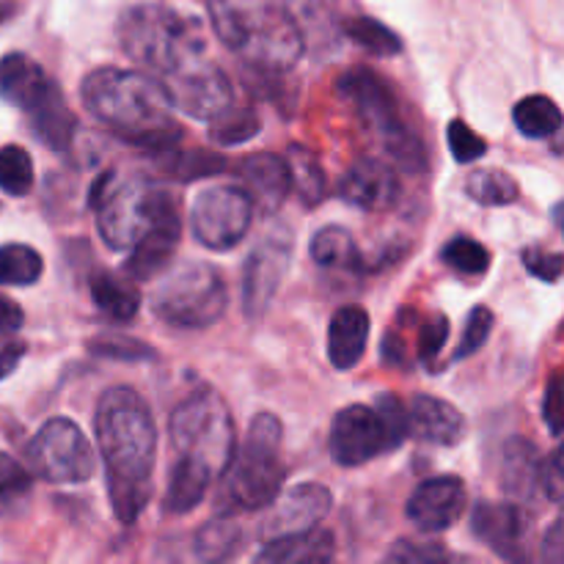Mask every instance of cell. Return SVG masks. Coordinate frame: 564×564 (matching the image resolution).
<instances>
[{
	"mask_svg": "<svg viewBox=\"0 0 564 564\" xmlns=\"http://www.w3.org/2000/svg\"><path fill=\"white\" fill-rule=\"evenodd\" d=\"M543 419L554 433H564V378H554L545 389Z\"/></svg>",
	"mask_w": 564,
	"mask_h": 564,
	"instance_id": "cell-47",
	"label": "cell"
},
{
	"mask_svg": "<svg viewBox=\"0 0 564 564\" xmlns=\"http://www.w3.org/2000/svg\"><path fill=\"white\" fill-rule=\"evenodd\" d=\"M53 88L58 86L28 55L9 53L6 58H0V99H6L14 108L31 113L42 99L53 94Z\"/></svg>",
	"mask_w": 564,
	"mask_h": 564,
	"instance_id": "cell-21",
	"label": "cell"
},
{
	"mask_svg": "<svg viewBox=\"0 0 564 564\" xmlns=\"http://www.w3.org/2000/svg\"><path fill=\"white\" fill-rule=\"evenodd\" d=\"M42 273L44 259L39 257L36 248L22 246V242L0 246V284L31 286L42 279Z\"/></svg>",
	"mask_w": 564,
	"mask_h": 564,
	"instance_id": "cell-33",
	"label": "cell"
},
{
	"mask_svg": "<svg viewBox=\"0 0 564 564\" xmlns=\"http://www.w3.org/2000/svg\"><path fill=\"white\" fill-rule=\"evenodd\" d=\"M253 198L246 187H209L191 207L193 237L207 251H231L248 235L253 220Z\"/></svg>",
	"mask_w": 564,
	"mask_h": 564,
	"instance_id": "cell-12",
	"label": "cell"
},
{
	"mask_svg": "<svg viewBox=\"0 0 564 564\" xmlns=\"http://www.w3.org/2000/svg\"><path fill=\"white\" fill-rule=\"evenodd\" d=\"M94 430L116 518L121 523H135L152 499V468L158 449L152 411L135 389L116 386L99 400Z\"/></svg>",
	"mask_w": 564,
	"mask_h": 564,
	"instance_id": "cell-1",
	"label": "cell"
},
{
	"mask_svg": "<svg viewBox=\"0 0 564 564\" xmlns=\"http://www.w3.org/2000/svg\"><path fill=\"white\" fill-rule=\"evenodd\" d=\"M80 94L91 116L132 147L165 152L185 135L169 88L152 72L102 66L83 80Z\"/></svg>",
	"mask_w": 564,
	"mask_h": 564,
	"instance_id": "cell-2",
	"label": "cell"
},
{
	"mask_svg": "<svg viewBox=\"0 0 564 564\" xmlns=\"http://www.w3.org/2000/svg\"><path fill=\"white\" fill-rule=\"evenodd\" d=\"M540 466L538 449L529 441H510L505 449V466H501V485L510 494L532 496L534 488H540Z\"/></svg>",
	"mask_w": 564,
	"mask_h": 564,
	"instance_id": "cell-29",
	"label": "cell"
},
{
	"mask_svg": "<svg viewBox=\"0 0 564 564\" xmlns=\"http://www.w3.org/2000/svg\"><path fill=\"white\" fill-rule=\"evenodd\" d=\"M312 259L319 268L334 270H352L361 264V253H358L356 240L345 226H323L317 235L312 237Z\"/></svg>",
	"mask_w": 564,
	"mask_h": 564,
	"instance_id": "cell-31",
	"label": "cell"
},
{
	"mask_svg": "<svg viewBox=\"0 0 564 564\" xmlns=\"http://www.w3.org/2000/svg\"><path fill=\"white\" fill-rule=\"evenodd\" d=\"M441 259L449 264L452 270L463 275H482L488 273L490 268V251L482 246V242L471 240V237H455L444 246L441 251Z\"/></svg>",
	"mask_w": 564,
	"mask_h": 564,
	"instance_id": "cell-39",
	"label": "cell"
},
{
	"mask_svg": "<svg viewBox=\"0 0 564 564\" xmlns=\"http://www.w3.org/2000/svg\"><path fill=\"white\" fill-rule=\"evenodd\" d=\"M466 510V485L457 477L424 479L408 499V521L424 534H438L455 527Z\"/></svg>",
	"mask_w": 564,
	"mask_h": 564,
	"instance_id": "cell-15",
	"label": "cell"
},
{
	"mask_svg": "<svg viewBox=\"0 0 564 564\" xmlns=\"http://www.w3.org/2000/svg\"><path fill=\"white\" fill-rule=\"evenodd\" d=\"M334 556V538L319 529L301 534H286V538L268 540L262 551L257 554V562L270 564H312V562H328Z\"/></svg>",
	"mask_w": 564,
	"mask_h": 564,
	"instance_id": "cell-25",
	"label": "cell"
},
{
	"mask_svg": "<svg viewBox=\"0 0 564 564\" xmlns=\"http://www.w3.org/2000/svg\"><path fill=\"white\" fill-rule=\"evenodd\" d=\"M339 94L345 102L356 108L364 124L380 138L389 160H394L405 171L427 169V149L405 124L394 88L378 72L367 69V66L345 72L339 77Z\"/></svg>",
	"mask_w": 564,
	"mask_h": 564,
	"instance_id": "cell-8",
	"label": "cell"
},
{
	"mask_svg": "<svg viewBox=\"0 0 564 564\" xmlns=\"http://www.w3.org/2000/svg\"><path fill=\"white\" fill-rule=\"evenodd\" d=\"M28 119H31L33 135H36L44 147L53 149V152L69 149L77 130V119L69 110V105H66L61 88H53V94H50L47 99H42V102L28 113Z\"/></svg>",
	"mask_w": 564,
	"mask_h": 564,
	"instance_id": "cell-24",
	"label": "cell"
},
{
	"mask_svg": "<svg viewBox=\"0 0 564 564\" xmlns=\"http://www.w3.org/2000/svg\"><path fill=\"white\" fill-rule=\"evenodd\" d=\"M259 127H262V121H259L257 110L248 108V105H231L209 121L207 135L215 147H240L257 135Z\"/></svg>",
	"mask_w": 564,
	"mask_h": 564,
	"instance_id": "cell-32",
	"label": "cell"
},
{
	"mask_svg": "<svg viewBox=\"0 0 564 564\" xmlns=\"http://www.w3.org/2000/svg\"><path fill=\"white\" fill-rule=\"evenodd\" d=\"M94 215L102 240L113 251H132L160 224L180 218V202L143 176L102 174L91 187Z\"/></svg>",
	"mask_w": 564,
	"mask_h": 564,
	"instance_id": "cell-5",
	"label": "cell"
},
{
	"mask_svg": "<svg viewBox=\"0 0 564 564\" xmlns=\"http://www.w3.org/2000/svg\"><path fill=\"white\" fill-rule=\"evenodd\" d=\"M268 523H264V538H286V534H301L317 529V523L330 510V490L323 485H295L284 496L273 501Z\"/></svg>",
	"mask_w": 564,
	"mask_h": 564,
	"instance_id": "cell-18",
	"label": "cell"
},
{
	"mask_svg": "<svg viewBox=\"0 0 564 564\" xmlns=\"http://www.w3.org/2000/svg\"><path fill=\"white\" fill-rule=\"evenodd\" d=\"M369 314L361 306H341L328 323V358L339 372L358 367L367 352Z\"/></svg>",
	"mask_w": 564,
	"mask_h": 564,
	"instance_id": "cell-22",
	"label": "cell"
},
{
	"mask_svg": "<svg viewBox=\"0 0 564 564\" xmlns=\"http://www.w3.org/2000/svg\"><path fill=\"white\" fill-rule=\"evenodd\" d=\"M411 435L408 408L397 397L380 394L378 405H347L334 416L328 449L339 466H364L402 446Z\"/></svg>",
	"mask_w": 564,
	"mask_h": 564,
	"instance_id": "cell-9",
	"label": "cell"
},
{
	"mask_svg": "<svg viewBox=\"0 0 564 564\" xmlns=\"http://www.w3.org/2000/svg\"><path fill=\"white\" fill-rule=\"evenodd\" d=\"M446 138H449L452 158H455L457 163H463V165L474 163V160H479L485 152H488V143H485V138L477 135V132H474L471 127H468L466 121H460V119L452 121Z\"/></svg>",
	"mask_w": 564,
	"mask_h": 564,
	"instance_id": "cell-42",
	"label": "cell"
},
{
	"mask_svg": "<svg viewBox=\"0 0 564 564\" xmlns=\"http://www.w3.org/2000/svg\"><path fill=\"white\" fill-rule=\"evenodd\" d=\"M446 339H449V323H446L444 314H438V317H433L430 323H424L422 328H419V358L430 361V358L446 345Z\"/></svg>",
	"mask_w": 564,
	"mask_h": 564,
	"instance_id": "cell-45",
	"label": "cell"
},
{
	"mask_svg": "<svg viewBox=\"0 0 564 564\" xmlns=\"http://www.w3.org/2000/svg\"><path fill=\"white\" fill-rule=\"evenodd\" d=\"M292 259V235L290 231H273L264 242H259L248 257L242 270V308L251 319L268 312L270 301L279 292L281 279L290 270Z\"/></svg>",
	"mask_w": 564,
	"mask_h": 564,
	"instance_id": "cell-13",
	"label": "cell"
},
{
	"mask_svg": "<svg viewBox=\"0 0 564 564\" xmlns=\"http://www.w3.org/2000/svg\"><path fill=\"white\" fill-rule=\"evenodd\" d=\"M339 196L364 213H386L400 198V176L383 160H356L341 176Z\"/></svg>",
	"mask_w": 564,
	"mask_h": 564,
	"instance_id": "cell-16",
	"label": "cell"
},
{
	"mask_svg": "<svg viewBox=\"0 0 564 564\" xmlns=\"http://www.w3.org/2000/svg\"><path fill=\"white\" fill-rule=\"evenodd\" d=\"M540 490H543L551 501H564V444H560V449L543 463V471H540Z\"/></svg>",
	"mask_w": 564,
	"mask_h": 564,
	"instance_id": "cell-46",
	"label": "cell"
},
{
	"mask_svg": "<svg viewBox=\"0 0 564 564\" xmlns=\"http://www.w3.org/2000/svg\"><path fill=\"white\" fill-rule=\"evenodd\" d=\"M88 286H91V297L99 312L116 323H130L141 308V292L130 279H119L113 273H94Z\"/></svg>",
	"mask_w": 564,
	"mask_h": 564,
	"instance_id": "cell-27",
	"label": "cell"
},
{
	"mask_svg": "<svg viewBox=\"0 0 564 564\" xmlns=\"http://www.w3.org/2000/svg\"><path fill=\"white\" fill-rule=\"evenodd\" d=\"M207 11L218 42L259 75H284L306 50L297 17L273 0H209Z\"/></svg>",
	"mask_w": 564,
	"mask_h": 564,
	"instance_id": "cell-3",
	"label": "cell"
},
{
	"mask_svg": "<svg viewBox=\"0 0 564 564\" xmlns=\"http://www.w3.org/2000/svg\"><path fill=\"white\" fill-rule=\"evenodd\" d=\"M468 196L477 204H485V207H505V204H512L518 198V182L516 176H510L507 171L499 169H477L471 171L466 182Z\"/></svg>",
	"mask_w": 564,
	"mask_h": 564,
	"instance_id": "cell-34",
	"label": "cell"
},
{
	"mask_svg": "<svg viewBox=\"0 0 564 564\" xmlns=\"http://www.w3.org/2000/svg\"><path fill=\"white\" fill-rule=\"evenodd\" d=\"M411 435L433 446H457L466 435V419L452 402L438 397L419 394L408 405Z\"/></svg>",
	"mask_w": 564,
	"mask_h": 564,
	"instance_id": "cell-20",
	"label": "cell"
},
{
	"mask_svg": "<svg viewBox=\"0 0 564 564\" xmlns=\"http://www.w3.org/2000/svg\"><path fill=\"white\" fill-rule=\"evenodd\" d=\"M543 556L551 562H564V512L556 518L554 529H551L549 538H545Z\"/></svg>",
	"mask_w": 564,
	"mask_h": 564,
	"instance_id": "cell-49",
	"label": "cell"
},
{
	"mask_svg": "<svg viewBox=\"0 0 564 564\" xmlns=\"http://www.w3.org/2000/svg\"><path fill=\"white\" fill-rule=\"evenodd\" d=\"M237 176L251 193L262 213H279L292 191V174L286 158L273 152H251L237 163Z\"/></svg>",
	"mask_w": 564,
	"mask_h": 564,
	"instance_id": "cell-19",
	"label": "cell"
},
{
	"mask_svg": "<svg viewBox=\"0 0 564 564\" xmlns=\"http://www.w3.org/2000/svg\"><path fill=\"white\" fill-rule=\"evenodd\" d=\"M33 187V160L17 143L0 149V191L9 196H28Z\"/></svg>",
	"mask_w": 564,
	"mask_h": 564,
	"instance_id": "cell-37",
	"label": "cell"
},
{
	"mask_svg": "<svg viewBox=\"0 0 564 564\" xmlns=\"http://www.w3.org/2000/svg\"><path fill=\"white\" fill-rule=\"evenodd\" d=\"M33 494V479L14 457L0 452V518L17 516L28 507Z\"/></svg>",
	"mask_w": 564,
	"mask_h": 564,
	"instance_id": "cell-36",
	"label": "cell"
},
{
	"mask_svg": "<svg viewBox=\"0 0 564 564\" xmlns=\"http://www.w3.org/2000/svg\"><path fill=\"white\" fill-rule=\"evenodd\" d=\"M180 231H182L180 218L165 220V224H160L158 229L149 231V235L132 248L130 259H127L124 264L130 279L149 281V279H158L160 273H165L171 259H174L176 246H180Z\"/></svg>",
	"mask_w": 564,
	"mask_h": 564,
	"instance_id": "cell-23",
	"label": "cell"
},
{
	"mask_svg": "<svg viewBox=\"0 0 564 564\" xmlns=\"http://www.w3.org/2000/svg\"><path fill=\"white\" fill-rule=\"evenodd\" d=\"M119 42L132 61L160 80L207 58V22L180 3H143L121 14Z\"/></svg>",
	"mask_w": 564,
	"mask_h": 564,
	"instance_id": "cell-4",
	"label": "cell"
},
{
	"mask_svg": "<svg viewBox=\"0 0 564 564\" xmlns=\"http://www.w3.org/2000/svg\"><path fill=\"white\" fill-rule=\"evenodd\" d=\"M213 479L215 477L207 471V468L176 457L174 466H171L169 490H165V499H163L165 516H187V512L196 510V507L202 505L204 496H207Z\"/></svg>",
	"mask_w": 564,
	"mask_h": 564,
	"instance_id": "cell-26",
	"label": "cell"
},
{
	"mask_svg": "<svg viewBox=\"0 0 564 564\" xmlns=\"http://www.w3.org/2000/svg\"><path fill=\"white\" fill-rule=\"evenodd\" d=\"M286 163H290L292 191L297 193L301 204L317 207L325 198V193H328V180H325V169L323 163H319L317 154L308 147L292 143V147L286 149Z\"/></svg>",
	"mask_w": 564,
	"mask_h": 564,
	"instance_id": "cell-28",
	"label": "cell"
},
{
	"mask_svg": "<svg viewBox=\"0 0 564 564\" xmlns=\"http://www.w3.org/2000/svg\"><path fill=\"white\" fill-rule=\"evenodd\" d=\"M22 319H25L22 308L14 301L0 295V334H14V330H20Z\"/></svg>",
	"mask_w": 564,
	"mask_h": 564,
	"instance_id": "cell-50",
	"label": "cell"
},
{
	"mask_svg": "<svg viewBox=\"0 0 564 564\" xmlns=\"http://www.w3.org/2000/svg\"><path fill=\"white\" fill-rule=\"evenodd\" d=\"M91 352L105 358H121V361H149L154 350H149L143 341L127 339V336H99L91 341Z\"/></svg>",
	"mask_w": 564,
	"mask_h": 564,
	"instance_id": "cell-43",
	"label": "cell"
},
{
	"mask_svg": "<svg viewBox=\"0 0 564 564\" xmlns=\"http://www.w3.org/2000/svg\"><path fill=\"white\" fill-rule=\"evenodd\" d=\"M28 466L53 485L88 482L97 468L86 433L69 419H50L28 444Z\"/></svg>",
	"mask_w": 564,
	"mask_h": 564,
	"instance_id": "cell-11",
	"label": "cell"
},
{
	"mask_svg": "<svg viewBox=\"0 0 564 564\" xmlns=\"http://www.w3.org/2000/svg\"><path fill=\"white\" fill-rule=\"evenodd\" d=\"M345 33L352 44H358L367 53L380 55V58H391V55L402 53V42L391 28L383 22L372 20V17H350L345 22Z\"/></svg>",
	"mask_w": 564,
	"mask_h": 564,
	"instance_id": "cell-35",
	"label": "cell"
},
{
	"mask_svg": "<svg viewBox=\"0 0 564 564\" xmlns=\"http://www.w3.org/2000/svg\"><path fill=\"white\" fill-rule=\"evenodd\" d=\"M163 86L169 88L176 110L193 116V119L213 121L215 116L235 105V88H231L226 72L213 61H202L191 69H182L180 75L163 80Z\"/></svg>",
	"mask_w": 564,
	"mask_h": 564,
	"instance_id": "cell-14",
	"label": "cell"
},
{
	"mask_svg": "<svg viewBox=\"0 0 564 564\" xmlns=\"http://www.w3.org/2000/svg\"><path fill=\"white\" fill-rule=\"evenodd\" d=\"M171 446L180 460L207 468L213 477H224L237 452V433L229 405L215 391H193L171 413Z\"/></svg>",
	"mask_w": 564,
	"mask_h": 564,
	"instance_id": "cell-7",
	"label": "cell"
},
{
	"mask_svg": "<svg viewBox=\"0 0 564 564\" xmlns=\"http://www.w3.org/2000/svg\"><path fill=\"white\" fill-rule=\"evenodd\" d=\"M284 430L273 413H259L248 427L246 441L235 452V460L224 474L226 512H257L273 505L284 488V463H281Z\"/></svg>",
	"mask_w": 564,
	"mask_h": 564,
	"instance_id": "cell-6",
	"label": "cell"
},
{
	"mask_svg": "<svg viewBox=\"0 0 564 564\" xmlns=\"http://www.w3.org/2000/svg\"><path fill=\"white\" fill-rule=\"evenodd\" d=\"M523 268L540 281H560V275L564 273V257L562 253H549V251H540V248H527L523 251Z\"/></svg>",
	"mask_w": 564,
	"mask_h": 564,
	"instance_id": "cell-44",
	"label": "cell"
},
{
	"mask_svg": "<svg viewBox=\"0 0 564 564\" xmlns=\"http://www.w3.org/2000/svg\"><path fill=\"white\" fill-rule=\"evenodd\" d=\"M237 543H240V532H237V527L229 518L220 516L196 534V554L198 560L207 562L229 560L237 551Z\"/></svg>",
	"mask_w": 564,
	"mask_h": 564,
	"instance_id": "cell-38",
	"label": "cell"
},
{
	"mask_svg": "<svg viewBox=\"0 0 564 564\" xmlns=\"http://www.w3.org/2000/svg\"><path fill=\"white\" fill-rule=\"evenodd\" d=\"M224 165L226 160L213 152H174V147L165 149V169L182 182L213 176L218 171H224Z\"/></svg>",
	"mask_w": 564,
	"mask_h": 564,
	"instance_id": "cell-40",
	"label": "cell"
},
{
	"mask_svg": "<svg viewBox=\"0 0 564 564\" xmlns=\"http://www.w3.org/2000/svg\"><path fill=\"white\" fill-rule=\"evenodd\" d=\"M229 306V290L207 262H185L171 270L152 295V308L163 323L176 328H209Z\"/></svg>",
	"mask_w": 564,
	"mask_h": 564,
	"instance_id": "cell-10",
	"label": "cell"
},
{
	"mask_svg": "<svg viewBox=\"0 0 564 564\" xmlns=\"http://www.w3.org/2000/svg\"><path fill=\"white\" fill-rule=\"evenodd\" d=\"M22 356H25V345H20V341L0 345V380L9 378V375L20 367Z\"/></svg>",
	"mask_w": 564,
	"mask_h": 564,
	"instance_id": "cell-51",
	"label": "cell"
},
{
	"mask_svg": "<svg viewBox=\"0 0 564 564\" xmlns=\"http://www.w3.org/2000/svg\"><path fill=\"white\" fill-rule=\"evenodd\" d=\"M490 330H494V312L488 306H474L466 319V330H463V339L455 358H468L482 350L485 341L490 339Z\"/></svg>",
	"mask_w": 564,
	"mask_h": 564,
	"instance_id": "cell-41",
	"label": "cell"
},
{
	"mask_svg": "<svg viewBox=\"0 0 564 564\" xmlns=\"http://www.w3.org/2000/svg\"><path fill=\"white\" fill-rule=\"evenodd\" d=\"M471 532L501 560H523L532 521L518 505H479L471 516Z\"/></svg>",
	"mask_w": 564,
	"mask_h": 564,
	"instance_id": "cell-17",
	"label": "cell"
},
{
	"mask_svg": "<svg viewBox=\"0 0 564 564\" xmlns=\"http://www.w3.org/2000/svg\"><path fill=\"white\" fill-rule=\"evenodd\" d=\"M389 560H394V562H438V560H446V554L441 545L411 543V540H402V543L391 551Z\"/></svg>",
	"mask_w": 564,
	"mask_h": 564,
	"instance_id": "cell-48",
	"label": "cell"
},
{
	"mask_svg": "<svg viewBox=\"0 0 564 564\" xmlns=\"http://www.w3.org/2000/svg\"><path fill=\"white\" fill-rule=\"evenodd\" d=\"M512 119H516L518 132L527 138H534V141L556 135L564 124L560 105H556L551 97H545V94L523 97L521 102L516 105V110H512Z\"/></svg>",
	"mask_w": 564,
	"mask_h": 564,
	"instance_id": "cell-30",
	"label": "cell"
}]
</instances>
